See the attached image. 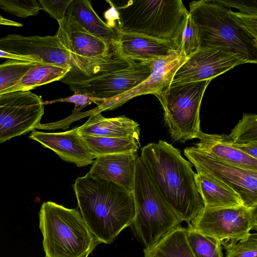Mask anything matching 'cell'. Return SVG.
<instances>
[{"label": "cell", "mask_w": 257, "mask_h": 257, "mask_svg": "<svg viewBox=\"0 0 257 257\" xmlns=\"http://www.w3.org/2000/svg\"><path fill=\"white\" fill-rule=\"evenodd\" d=\"M140 157L164 201L182 222L190 224L204 206L192 164L162 140L143 147Z\"/></svg>", "instance_id": "cell-1"}, {"label": "cell", "mask_w": 257, "mask_h": 257, "mask_svg": "<svg viewBox=\"0 0 257 257\" xmlns=\"http://www.w3.org/2000/svg\"><path fill=\"white\" fill-rule=\"evenodd\" d=\"M81 214L99 243H112L133 223L135 202L133 192L88 172L73 185Z\"/></svg>", "instance_id": "cell-2"}, {"label": "cell", "mask_w": 257, "mask_h": 257, "mask_svg": "<svg viewBox=\"0 0 257 257\" xmlns=\"http://www.w3.org/2000/svg\"><path fill=\"white\" fill-rule=\"evenodd\" d=\"M39 218L46 257H88L100 243L76 208L45 202Z\"/></svg>", "instance_id": "cell-3"}, {"label": "cell", "mask_w": 257, "mask_h": 257, "mask_svg": "<svg viewBox=\"0 0 257 257\" xmlns=\"http://www.w3.org/2000/svg\"><path fill=\"white\" fill-rule=\"evenodd\" d=\"M189 7L199 29L200 48H220L256 63L257 40L233 22L228 8L213 0L193 1Z\"/></svg>", "instance_id": "cell-4"}, {"label": "cell", "mask_w": 257, "mask_h": 257, "mask_svg": "<svg viewBox=\"0 0 257 257\" xmlns=\"http://www.w3.org/2000/svg\"><path fill=\"white\" fill-rule=\"evenodd\" d=\"M117 15L120 32L143 35L170 41L189 14L181 0H134L119 5L107 1Z\"/></svg>", "instance_id": "cell-5"}, {"label": "cell", "mask_w": 257, "mask_h": 257, "mask_svg": "<svg viewBox=\"0 0 257 257\" xmlns=\"http://www.w3.org/2000/svg\"><path fill=\"white\" fill-rule=\"evenodd\" d=\"M133 192L136 211L131 226L145 248H149L182 221L160 194L139 156Z\"/></svg>", "instance_id": "cell-6"}, {"label": "cell", "mask_w": 257, "mask_h": 257, "mask_svg": "<svg viewBox=\"0 0 257 257\" xmlns=\"http://www.w3.org/2000/svg\"><path fill=\"white\" fill-rule=\"evenodd\" d=\"M211 80L170 83L156 95L163 106L164 120L174 140L183 143L197 139L201 131V103Z\"/></svg>", "instance_id": "cell-7"}, {"label": "cell", "mask_w": 257, "mask_h": 257, "mask_svg": "<svg viewBox=\"0 0 257 257\" xmlns=\"http://www.w3.org/2000/svg\"><path fill=\"white\" fill-rule=\"evenodd\" d=\"M151 72L152 61L127 59L109 69L69 85L71 91L89 95L103 100V103L138 86Z\"/></svg>", "instance_id": "cell-8"}, {"label": "cell", "mask_w": 257, "mask_h": 257, "mask_svg": "<svg viewBox=\"0 0 257 257\" xmlns=\"http://www.w3.org/2000/svg\"><path fill=\"white\" fill-rule=\"evenodd\" d=\"M256 208L204 207L190 224L197 231L216 238L221 244L233 243L256 229Z\"/></svg>", "instance_id": "cell-9"}, {"label": "cell", "mask_w": 257, "mask_h": 257, "mask_svg": "<svg viewBox=\"0 0 257 257\" xmlns=\"http://www.w3.org/2000/svg\"><path fill=\"white\" fill-rule=\"evenodd\" d=\"M184 153L197 173L210 176L232 189L239 195L244 207L257 208V171L223 161L196 147L186 148Z\"/></svg>", "instance_id": "cell-10"}, {"label": "cell", "mask_w": 257, "mask_h": 257, "mask_svg": "<svg viewBox=\"0 0 257 257\" xmlns=\"http://www.w3.org/2000/svg\"><path fill=\"white\" fill-rule=\"evenodd\" d=\"M40 96L30 91L0 95V143L35 128L44 114Z\"/></svg>", "instance_id": "cell-11"}, {"label": "cell", "mask_w": 257, "mask_h": 257, "mask_svg": "<svg viewBox=\"0 0 257 257\" xmlns=\"http://www.w3.org/2000/svg\"><path fill=\"white\" fill-rule=\"evenodd\" d=\"M248 63L240 56L220 48H200L187 57L171 83L212 80L236 66Z\"/></svg>", "instance_id": "cell-12"}, {"label": "cell", "mask_w": 257, "mask_h": 257, "mask_svg": "<svg viewBox=\"0 0 257 257\" xmlns=\"http://www.w3.org/2000/svg\"><path fill=\"white\" fill-rule=\"evenodd\" d=\"M0 51L19 56L36 57L44 64L69 70L71 68L69 53L56 34L44 37L10 34L0 39Z\"/></svg>", "instance_id": "cell-13"}, {"label": "cell", "mask_w": 257, "mask_h": 257, "mask_svg": "<svg viewBox=\"0 0 257 257\" xmlns=\"http://www.w3.org/2000/svg\"><path fill=\"white\" fill-rule=\"evenodd\" d=\"M187 57L172 50L168 55L152 60L151 74L144 82L123 94L105 101L101 104L102 108L104 110L115 108L138 95L158 94L171 83L176 72Z\"/></svg>", "instance_id": "cell-14"}, {"label": "cell", "mask_w": 257, "mask_h": 257, "mask_svg": "<svg viewBox=\"0 0 257 257\" xmlns=\"http://www.w3.org/2000/svg\"><path fill=\"white\" fill-rule=\"evenodd\" d=\"M29 138L54 151L65 161L77 167L92 164L94 156L77 132V127L60 133H44L35 129Z\"/></svg>", "instance_id": "cell-15"}, {"label": "cell", "mask_w": 257, "mask_h": 257, "mask_svg": "<svg viewBox=\"0 0 257 257\" xmlns=\"http://www.w3.org/2000/svg\"><path fill=\"white\" fill-rule=\"evenodd\" d=\"M116 47L121 57L138 61L154 60L168 55L174 50L170 41L120 32Z\"/></svg>", "instance_id": "cell-16"}, {"label": "cell", "mask_w": 257, "mask_h": 257, "mask_svg": "<svg viewBox=\"0 0 257 257\" xmlns=\"http://www.w3.org/2000/svg\"><path fill=\"white\" fill-rule=\"evenodd\" d=\"M137 154H118L99 157L88 172L133 192Z\"/></svg>", "instance_id": "cell-17"}, {"label": "cell", "mask_w": 257, "mask_h": 257, "mask_svg": "<svg viewBox=\"0 0 257 257\" xmlns=\"http://www.w3.org/2000/svg\"><path fill=\"white\" fill-rule=\"evenodd\" d=\"M80 135L134 139L139 141V124L122 115L106 118L100 112L92 114L82 125L77 127Z\"/></svg>", "instance_id": "cell-18"}, {"label": "cell", "mask_w": 257, "mask_h": 257, "mask_svg": "<svg viewBox=\"0 0 257 257\" xmlns=\"http://www.w3.org/2000/svg\"><path fill=\"white\" fill-rule=\"evenodd\" d=\"M196 147L207 154L235 166L257 171V159L238 150L226 134H209L201 131Z\"/></svg>", "instance_id": "cell-19"}, {"label": "cell", "mask_w": 257, "mask_h": 257, "mask_svg": "<svg viewBox=\"0 0 257 257\" xmlns=\"http://www.w3.org/2000/svg\"><path fill=\"white\" fill-rule=\"evenodd\" d=\"M66 14L90 34L112 46L116 45L119 30L104 23L98 17L90 1L72 0Z\"/></svg>", "instance_id": "cell-20"}, {"label": "cell", "mask_w": 257, "mask_h": 257, "mask_svg": "<svg viewBox=\"0 0 257 257\" xmlns=\"http://www.w3.org/2000/svg\"><path fill=\"white\" fill-rule=\"evenodd\" d=\"M195 179L204 207L218 208L243 206L239 195L224 184L200 173L195 174Z\"/></svg>", "instance_id": "cell-21"}, {"label": "cell", "mask_w": 257, "mask_h": 257, "mask_svg": "<svg viewBox=\"0 0 257 257\" xmlns=\"http://www.w3.org/2000/svg\"><path fill=\"white\" fill-rule=\"evenodd\" d=\"M186 228L174 227L153 246L145 248L144 257H194L186 239Z\"/></svg>", "instance_id": "cell-22"}, {"label": "cell", "mask_w": 257, "mask_h": 257, "mask_svg": "<svg viewBox=\"0 0 257 257\" xmlns=\"http://www.w3.org/2000/svg\"><path fill=\"white\" fill-rule=\"evenodd\" d=\"M69 70L57 66L35 63L14 86L0 92V95L17 91H27L36 87L60 80Z\"/></svg>", "instance_id": "cell-23"}, {"label": "cell", "mask_w": 257, "mask_h": 257, "mask_svg": "<svg viewBox=\"0 0 257 257\" xmlns=\"http://www.w3.org/2000/svg\"><path fill=\"white\" fill-rule=\"evenodd\" d=\"M81 136L95 158L113 154H137L140 147L139 141L134 139Z\"/></svg>", "instance_id": "cell-24"}, {"label": "cell", "mask_w": 257, "mask_h": 257, "mask_svg": "<svg viewBox=\"0 0 257 257\" xmlns=\"http://www.w3.org/2000/svg\"><path fill=\"white\" fill-rule=\"evenodd\" d=\"M170 41L174 50L186 57L200 49L199 29L189 14L184 17Z\"/></svg>", "instance_id": "cell-25"}, {"label": "cell", "mask_w": 257, "mask_h": 257, "mask_svg": "<svg viewBox=\"0 0 257 257\" xmlns=\"http://www.w3.org/2000/svg\"><path fill=\"white\" fill-rule=\"evenodd\" d=\"M188 225L186 239L194 257H223L219 240L197 231L190 223Z\"/></svg>", "instance_id": "cell-26"}, {"label": "cell", "mask_w": 257, "mask_h": 257, "mask_svg": "<svg viewBox=\"0 0 257 257\" xmlns=\"http://www.w3.org/2000/svg\"><path fill=\"white\" fill-rule=\"evenodd\" d=\"M228 136L235 145L257 143L256 114L243 113Z\"/></svg>", "instance_id": "cell-27"}, {"label": "cell", "mask_w": 257, "mask_h": 257, "mask_svg": "<svg viewBox=\"0 0 257 257\" xmlns=\"http://www.w3.org/2000/svg\"><path fill=\"white\" fill-rule=\"evenodd\" d=\"M35 63L8 59L0 64V92L17 84Z\"/></svg>", "instance_id": "cell-28"}, {"label": "cell", "mask_w": 257, "mask_h": 257, "mask_svg": "<svg viewBox=\"0 0 257 257\" xmlns=\"http://www.w3.org/2000/svg\"><path fill=\"white\" fill-rule=\"evenodd\" d=\"M225 257H257V234L249 233L245 238L233 243L221 244Z\"/></svg>", "instance_id": "cell-29"}, {"label": "cell", "mask_w": 257, "mask_h": 257, "mask_svg": "<svg viewBox=\"0 0 257 257\" xmlns=\"http://www.w3.org/2000/svg\"><path fill=\"white\" fill-rule=\"evenodd\" d=\"M0 9L17 17L36 16L41 10L38 1L0 0Z\"/></svg>", "instance_id": "cell-30"}, {"label": "cell", "mask_w": 257, "mask_h": 257, "mask_svg": "<svg viewBox=\"0 0 257 257\" xmlns=\"http://www.w3.org/2000/svg\"><path fill=\"white\" fill-rule=\"evenodd\" d=\"M228 14L233 22L257 40V15L233 12L228 8Z\"/></svg>", "instance_id": "cell-31"}, {"label": "cell", "mask_w": 257, "mask_h": 257, "mask_svg": "<svg viewBox=\"0 0 257 257\" xmlns=\"http://www.w3.org/2000/svg\"><path fill=\"white\" fill-rule=\"evenodd\" d=\"M72 0H39L41 9L57 21L65 16L67 9Z\"/></svg>", "instance_id": "cell-32"}, {"label": "cell", "mask_w": 257, "mask_h": 257, "mask_svg": "<svg viewBox=\"0 0 257 257\" xmlns=\"http://www.w3.org/2000/svg\"><path fill=\"white\" fill-rule=\"evenodd\" d=\"M57 101L74 103L75 107L73 110V113L78 112L83 108L92 103H95L99 106L103 102L102 100L93 97L89 95L77 92H74V94L71 96L60 98Z\"/></svg>", "instance_id": "cell-33"}, {"label": "cell", "mask_w": 257, "mask_h": 257, "mask_svg": "<svg viewBox=\"0 0 257 257\" xmlns=\"http://www.w3.org/2000/svg\"><path fill=\"white\" fill-rule=\"evenodd\" d=\"M215 3L227 8L231 7L238 9V12L252 15H257L256 2L237 0H213Z\"/></svg>", "instance_id": "cell-34"}, {"label": "cell", "mask_w": 257, "mask_h": 257, "mask_svg": "<svg viewBox=\"0 0 257 257\" xmlns=\"http://www.w3.org/2000/svg\"><path fill=\"white\" fill-rule=\"evenodd\" d=\"M0 25L10 26H14V27H18L22 26V24L19 23L17 22H15V21H12V20L6 19V18L3 17L1 15H0Z\"/></svg>", "instance_id": "cell-35"}]
</instances>
